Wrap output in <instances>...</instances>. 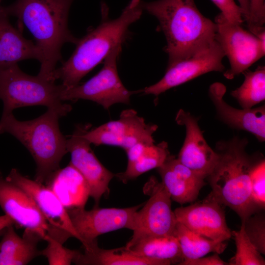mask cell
Masks as SVG:
<instances>
[{
	"mask_svg": "<svg viewBox=\"0 0 265 265\" xmlns=\"http://www.w3.org/2000/svg\"><path fill=\"white\" fill-rule=\"evenodd\" d=\"M75 0H17L4 6L8 15L18 19V28L25 26L32 34L41 54L38 76L52 79L58 62H62L61 49L67 43L76 44L79 38L68 28L70 7Z\"/></svg>",
	"mask_w": 265,
	"mask_h": 265,
	"instance_id": "cell-1",
	"label": "cell"
},
{
	"mask_svg": "<svg viewBox=\"0 0 265 265\" xmlns=\"http://www.w3.org/2000/svg\"><path fill=\"white\" fill-rule=\"evenodd\" d=\"M142 1L131 0L120 16L114 19L109 18L108 6L102 2L100 24L79 38L71 56L53 72V80H60L66 88L79 84L113 49L122 46L128 37L129 26L142 15Z\"/></svg>",
	"mask_w": 265,
	"mask_h": 265,
	"instance_id": "cell-2",
	"label": "cell"
},
{
	"mask_svg": "<svg viewBox=\"0 0 265 265\" xmlns=\"http://www.w3.org/2000/svg\"><path fill=\"white\" fill-rule=\"evenodd\" d=\"M142 6L159 21L167 41L168 64L188 58L215 41V23L199 11L194 0L142 1Z\"/></svg>",
	"mask_w": 265,
	"mask_h": 265,
	"instance_id": "cell-3",
	"label": "cell"
},
{
	"mask_svg": "<svg viewBox=\"0 0 265 265\" xmlns=\"http://www.w3.org/2000/svg\"><path fill=\"white\" fill-rule=\"evenodd\" d=\"M246 137L234 136L216 142L214 150L217 161L206 178L212 187L210 193L222 205L228 207L240 217L241 222L260 212L254 204L250 190V173L260 159L246 151Z\"/></svg>",
	"mask_w": 265,
	"mask_h": 265,
	"instance_id": "cell-4",
	"label": "cell"
},
{
	"mask_svg": "<svg viewBox=\"0 0 265 265\" xmlns=\"http://www.w3.org/2000/svg\"><path fill=\"white\" fill-rule=\"evenodd\" d=\"M65 116L58 110L48 108L34 119L21 121L12 113H2L0 134H12L27 148L36 164L35 180L40 183L44 184L60 168L63 157L68 153L67 139L58 124L59 119Z\"/></svg>",
	"mask_w": 265,
	"mask_h": 265,
	"instance_id": "cell-5",
	"label": "cell"
},
{
	"mask_svg": "<svg viewBox=\"0 0 265 265\" xmlns=\"http://www.w3.org/2000/svg\"><path fill=\"white\" fill-rule=\"evenodd\" d=\"M63 88L62 84L25 73L18 64L0 68V100L4 114L21 107L44 106L66 115L72 107L61 100Z\"/></svg>",
	"mask_w": 265,
	"mask_h": 265,
	"instance_id": "cell-6",
	"label": "cell"
},
{
	"mask_svg": "<svg viewBox=\"0 0 265 265\" xmlns=\"http://www.w3.org/2000/svg\"><path fill=\"white\" fill-rule=\"evenodd\" d=\"M122 46L113 49L105 58L102 69L94 76L82 84L66 88L63 85L61 100L92 101L108 109L116 103L129 104L131 95L141 90L130 91L122 83L119 77L117 62Z\"/></svg>",
	"mask_w": 265,
	"mask_h": 265,
	"instance_id": "cell-7",
	"label": "cell"
},
{
	"mask_svg": "<svg viewBox=\"0 0 265 265\" xmlns=\"http://www.w3.org/2000/svg\"><path fill=\"white\" fill-rule=\"evenodd\" d=\"M144 192L150 197L136 212L133 234L125 246L127 249L147 238L175 235L177 220L171 209L170 196L161 182L151 176Z\"/></svg>",
	"mask_w": 265,
	"mask_h": 265,
	"instance_id": "cell-8",
	"label": "cell"
},
{
	"mask_svg": "<svg viewBox=\"0 0 265 265\" xmlns=\"http://www.w3.org/2000/svg\"><path fill=\"white\" fill-rule=\"evenodd\" d=\"M214 23L215 40L230 64L224 73L226 79H234L265 55V40L259 39L241 25L231 22L221 12L215 18Z\"/></svg>",
	"mask_w": 265,
	"mask_h": 265,
	"instance_id": "cell-9",
	"label": "cell"
},
{
	"mask_svg": "<svg viewBox=\"0 0 265 265\" xmlns=\"http://www.w3.org/2000/svg\"><path fill=\"white\" fill-rule=\"evenodd\" d=\"M6 178L22 188L34 201L49 225L47 236L63 244L71 237L82 243L67 210L50 188L44 184L23 175L16 168L12 169Z\"/></svg>",
	"mask_w": 265,
	"mask_h": 265,
	"instance_id": "cell-10",
	"label": "cell"
},
{
	"mask_svg": "<svg viewBox=\"0 0 265 265\" xmlns=\"http://www.w3.org/2000/svg\"><path fill=\"white\" fill-rule=\"evenodd\" d=\"M142 206L126 208L96 207L89 211L80 207L67 211L84 248H88L98 243L97 238L102 234L122 228L132 231L136 212Z\"/></svg>",
	"mask_w": 265,
	"mask_h": 265,
	"instance_id": "cell-11",
	"label": "cell"
},
{
	"mask_svg": "<svg viewBox=\"0 0 265 265\" xmlns=\"http://www.w3.org/2000/svg\"><path fill=\"white\" fill-rule=\"evenodd\" d=\"M89 129L83 135L91 144L119 146L125 150L138 143H155L153 133L158 126L146 124L136 111L130 109L123 110L118 120Z\"/></svg>",
	"mask_w": 265,
	"mask_h": 265,
	"instance_id": "cell-12",
	"label": "cell"
},
{
	"mask_svg": "<svg viewBox=\"0 0 265 265\" xmlns=\"http://www.w3.org/2000/svg\"><path fill=\"white\" fill-rule=\"evenodd\" d=\"M224 56L222 49L215 40L208 48L188 58L168 64L161 79L141 89V93L158 97L167 90L206 73L213 71L223 72L225 67L222 61Z\"/></svg>",
	"mask_w": 265,
	"mask_h": 265,
	"instance_id": "cell-13",
	"label": "cell"
},
{
	"mask_svg": "<svg viewBox=\"0 0 265 265\" xmlns=\"http://www.w3.org/2000/svg\"><path fill=\"white\" fill-rule=\"evenodd\" d=\"M90 125H78L67 139V149L71 154V163L82 176L89 189V197L97 207L103 196L109 193V184L115 174L99 161L90 147L91 143L83 137Z\"/></svg>",
	"mask_w": 265,
	"mask_h": 265,
	"instance_id": "cell-14",
	"label": "cell"
},
{
	"mask_svg": "<svg viewBox=\"0 0 265 265\" xmlns=\"http://www.w3.org/2000/svg\"><path fill=\"white\" fill-rule=\"evenodd\" d=\"M222 206L210 193L203 201L177 208L174 212L177 221L192 231L213 240L226 241L232 231Z\"/></svg>",
	"mask_w": 265,
	"mask_h": 265,
	"instance_id": "cell-15",
	"label": "cell"
},
{
	"mask_svg": "<svg viewBox=\"0 0 265 265\" xmlns=\"http://www.w3.org/2000/svg\"><path fill=\"white\" fill-rule=\"evenodd\" d=\"M175 120L178 125L185 126L186 131L177 159L193 172L206 179L217 161V153L206 142L196 117L180 109Z\"/></svg>",
	"mask_w": 265,
	"mask_h": 265,
	"instance_id": "cell-16",
	"label": "cell"
},
{
	"mask_svg": "<svg viewBox=\"0 0 265 265\" xmlns=\"http://www.w3.org/2000/svg\"><path fill=\"white\" fill-rule=\"evenodd\" d=\"M0 207L15 225L33 231L44 240L49 225L31 197L4 178L0 171Z\"/></svg>",
	"mask_w": 265,
	"mask_h": 265,
	"instance_id": "cell-17",
	"label": "cell"
},
{
	"mask_svg": "<svg viewBox=\"0 0 265 265\" xmlns=\"http://www.w3.org/2000/svg\"><path fill=\"white\" fill-rule=\"evenodd\" d=\"M226 86L216 82L209 89V96L214 105L218 118L232 129L247 131L260 142L265 140V106L238 109L228 104L223 97Z\"/></svg>",
	"mask_w": 265,
	"mask_h": 265,
	"instance_id": "cell-18",
	"label": "cell"
},
{
	"mask_svg": "<svg viewBox=\"0 0 265 265\" xmlns=\"http://www.w3.org/2000/svg\"><path fill=\"white\" fill-rule=\"evenodd\" d=\"M157 170L161 183L171 200L181 205L196 200L202 188L206 185L205 179L181 163L171 155Z\"/></svg>",
	"mask_w": 265,
	"mask_h": 265,
	"instance_id": "cell-19",
	"label": "cell"
},
{
	"mask_svg": "<svg viewBox=\"0 0 265 265\" xmlns=\"http://www.w3.org/2000/svg\"><path fill=\"white\" fill-rule=\"evenodd\" d=\"M4 6H0V68L35 59L40 62L41 53L31 40L25 38L22 30L10 23Z\"/></svg>",
	"mask_w": 265,
	"mask_h": 265,
	"instance_id": "cell-20",
	"label": "cell"
},
{
	"mask_svg": "<svg viewBox=\"0 0 265 265\" xmlns=\"http://www.w3.org/2000/svg\"><path fill=\"white\" fill-rule=\"evenodd\" d=\"M44 184L57 196L67 210L84 208L89 197L85 180L71 163L54 172Z\"/></svg>",
	"mask_w": 265,
	"mask_h": 265,
	"instance_id": "cell-21",
	"label": "cell"
},
{
	"mask_svg": "<svg viewBox=\"0 0 265 265\" xmlns=\"http://www.w3.org/2000/svg\"><path fill=\"white\" fill-rule=\"evenodd\" d=\"M13 225L5 228L0 240V265H25L40 255L37 244L43 239L41 236L33 231L25 229L20 237Z\"/></svg>",
	"mask_w": 265,
	"mask_h": 265,
	"instance_id": "cell-22",
	"label": "cell"
},
{
	"mask_svg": "<svg viewBox=\"0 0 265 265\" xmlns=\"http://www.w3.org/2000/svg\"><path fill=\"white\" fill-rule=\"evenodd\" d=\"M125 151L128 157L126 169L115 176L124 183L160 167L170 155L168 144L164 141L158 144L138 143Z\"/></svg>",
	"mask_w": 265,
	"mask_h": 265,
	"instance_id": "cell-23",
	"label": "cell"
},
{
	"mask_svg": "<svg viewBox=\"0 0 265 265\" xmlns=\"http://www.w3.org/2000/svg\"><path fill=\"white\" fill-rule=\"evenodd\" d=\"M84 250V253H79L73 263L80 265H170L164 261L135 256L125 247L104 249L97 244Z\"/></svg>",
	"mask_w": 265,
	"mask_h": 265,
	"instance_id": "cell-24",
	"label": "cell"
},
{
	"mask_svg": "<svg viewBox=\"0 0 265 265\" xmlns=\"http://www.w3.org/2000/svg\"><path fill=\"white\" fill-rule=\"evenodd\" d=\"M128 250L135 256L164 261L169 265H180L184 260L180 243L175 236L147 238Z\"/></svg>",
	"mask_w": 265,
	"mask_h": 265,
	"instance_id": "cell-25",
	"label": "cell"
},
{
	"mask_svg": "<svg viewBox=\"0 0 265 265\" xmlns=\"http://www.w3.org/2000/svg\"><path fill=\"white\" fill-rule=\"evenodd\" d=\"M174 236L180 243L184 261L197 259L211 252L220 254L227 246L226 241L207 238L192 231L178 221Z\"/></svg>",
	"mask_w": 265,
	"mask_h": 265,
	"instance_id": "cell-26",
	"label": "cell"
},
{
	"mask_svg": "<svg viewBox=\"0 0 265 265\" xmlns=\"http://www.w3.org/2000/svg\"><path fill=\"white\" fill-rule=\"evenodd\" d=\"M242 74V84L231 92L242 108H251L265 99V67L259 66L252 71L248 69Z\"/></svg>",
	"mask_w": 265,
	"mask_h": 265,
	"instance_id": "cell-27",
	"label": "cell"
},
{
	"mask_svg": "<svg viewBox=\"0 0 265 265\" xmlns=\"http://www.w3.org/2000/svg\"><path fill=\"white\" fill-rule=\"evenodd\" d=\"M236 252L229 262L230 265H265V261L262 254L252 243L246 235L243 225L238 231H233Z\"/></svg>",
	"mask_w": 265,
	"mask_h": 265,
	"instance_id": "cell-28",
	"label": "cell"
},
{
	"mask_svg": "<svg viewBox=\"0 0 265 265\" xmlns=\"http://www.w3.org/2000/svg\"><path fill=\"white\" fill-rule=\"evenodd\" d=\"M44 240L48 244L40 251V255L45 256L50 265H70L80 252L64 247L63 243L48 236Z\"/></svg>",
	"mask_w": 265,
	"mask_h": 265,
	"instance_id": "cell-29",
	"label": "cell"
},
{
	"mask_svg": "<svg viewBox=\"0 0 265 265\" xmlns=\"http://www.w3.org/2000/svg\"><path fill=\"white\" fill-rule=\"evenodd\" d=\"M252 201L261 211L265 207V161L260 159L253 167L250 176Z\"/></svg>",
	"mask_w": 265,
	"mask_h": 265,
	"instance_id": "cell-30",
	"label": "cell"
},
{
	"mask_svg": "<svg viewBox=\"0 0 265 265\" xmlns=\"http://www.w3.org/2000/svg\"><path fill=\"white\" fill-rule=\"evenodd\" d=\"M244 231L252 243L262 255H265V219L263 213L256 212L243 222Z\"/></svg>",
	"mask_w": 265,
	"mask_h": 265,
	"instance_id": "cell-31",
	"label": "cell"
},
{
	"mask_svg": "<svg viewBox=\"0 0 265 265\" xmlns=\"http://www.w3.org/2000/svg\"><path fill=\"white\" fill-rule=\"evenodd\" d=\"M250 15L246 22L252 33L264 27L265 23V0H249Z\"/></svg>",
	"mask_w": 265,
	"mask_h": 265,
	"instance_id": "cell-32",
	"label": "cell"
},
{
	"mask_svg": "<svg viewBox=\"0 0 265 265\" xmlns=\"http://www.w3.org/2000/svg\"><path fill=\"white\" fill-rule=\"evenodd\" d=\"M231 22L241 25L244 21L242 11L234 0H211Z\"/></svg>",
	"mask_w": 265,
	"mask_h": 265,
	"instance_id": "cell-33",
	"label": "cell"
},
{
	"mask_svg": "<svg viewBox=\"0 0 265 265\" xmlns=\"http://www.w3.org/2000/svg\"><path fill=\"white\" fill-rule=\"evenodd\" d=\"M228 263L224 261L219 254L214 253L213 255L197 259L184 261L180 265H227Z\"/></svg>",
	"mask_w": 265,
	"mask_h": 265,
	"instance_id": "cell-34",
	"label": "cell"
},
{
	"mask_svg": "<svg viewBox=\"0 0 265 265\" xmlns=\"http://www.w3.org/2000/svg\"><path fill=\"white\" fill-rule=\"evenodd\" d=\"M242 11V18L246 22L248 21L250 15L249 0H237Z\"/></svg>",
	"mask_w": 265,
	"mask_h": 265,
	"instance_id": "cell-35",
	"label": "cell"
},
{
	"mask_svg": "<svg viewBox=\"0 0 265 265\" xmlns=\"http://www.w3.org/2000/svg\"><path fill=\"white\" fill-rule=\"evenodd\" d=\"M12 225H14L15 223L10 217L5 214L0 216V231Z\"/></svg>",
	"mask_w": 265,
	"mask_h": 265,
	"instance_id": "cell-36",
	"label": "cell"
},
{
	"mask_svg": "<svg viewBox=\"0 0 265 265\" xmlns=\"http://www.w3.org/2000/svg\"><path fill=\"white\" fill-rule=\"evenodd\" d=\"M5 228L4 229H3V230H1V231H0V237H1V236H2L3 233H4V231H5Z\"/></svg>",
	"mask_w": 265,
	"mask_h": 265,
	"instance_id": "cell-37",
	"label": "cell"
},
{
	"mask_svg": "<svg viewBox=\"0 0 265 265\" xmlns=\"http://www.w3.org/2000/svg\"><path fill=\"white\" fill-rule=\"evenodd\" d=\"M1 0H0V3Z\"/></svg>",
	"mask_w": 265,
	"mask_h": 265,
	"instance_id": "cell-38",
	"label": "cell"
}]
</instances>
